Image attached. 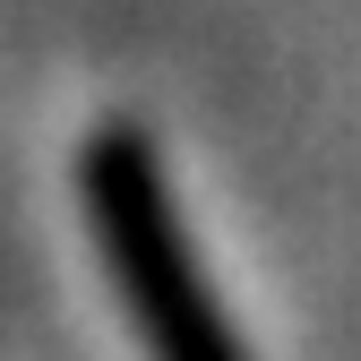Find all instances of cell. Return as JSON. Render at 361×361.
Instances as JSON below:
<instances>
[{
  "label": "cell",
  "mask_w": 361,
  "mask_h": 361,
  "mask_svg": "<svg viewBox=\"0 0 361 361\" xmlns=\"http://www.w3.org/2000/svg\"><path fill=\"white\" fill-rule=\"evenodd\" d=\"M86 190V224H95V250L112 267L121 310L138 319V336L172 361H241V336L224 327V310L190 258V233H180V207L164 190V164L147 147V129H95L78 164Z\"/></svg>",
  "instance_id": "6da1fadb"
}]
</instances>
